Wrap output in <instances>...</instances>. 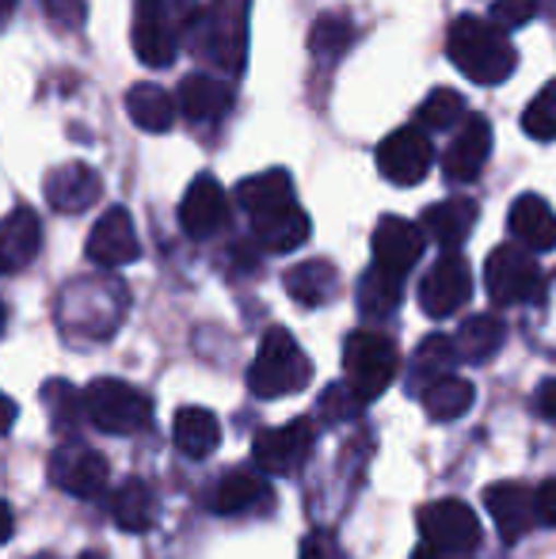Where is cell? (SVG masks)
Returning <instances> with one entry per match:
<instances>
[{
	"mask_svg": "<svg viewBox=\"0 0 556 559\" xmlns=\"http://www.w3.org/2000/svg\"><path fill=\"white\" fill-rule=\"evenodd\" d=\"M252 236L263 251L286 255V251L301 248V243L309 240V214L297 206V199L279 202V206H268V210H256Z\"/></svg>",
	"mask_w": 556,
	"mask_h": 559,
	"instance_id": "d6986e66",
	"label": "cell"
},
{
	"mask_svg": "<svg viewBox=\"0 0 556 559\" xmlns=\"http://www.w3.org/2000/svg\"><path fill=\"white\" fill-rule=\"evenodd\" d=\"M179 111L191 122H222L233 111V88L210 73H191L179 81Z\"/></svg>",
	"mask_w": 556,
	"mask_h": 559,
	"instance_id": "cb8c5ba5",
	"label": "cell"
},
{
	"mask_svg": "<svg viewBox=\"0 0 556 559\" xmlns=\"http://www.w3.org/2000/svg\"><path fill=\"white\" fill-rule=\"evenodd\" d=\"M492 156V126L484 115H465L453 141L442 153V176L450 183H473Z\"/></svg>",
	"mask_w": 556,
	"mask_h": 559,
	"instance_id": "9a60e30c",
	"label": "cell"
},
{
	"mask_svg": "<svg viewBox=\"0 0 556 559\" xmlns=\"http://www.w3.org/2000/svg\"><path fill=\"white\" fill-rule=\"evenodd\" d=\"M522 130L534 141H556V81L545 84L522 111Z\"/></svg>",
	"mask_w": 556,
	"mask_h": 559,
	"instance_id": "8d00e7d4",
	"label": "cell"
},
{
	"mask_svg": "<svg viewBox=\"0 0 556 559\" xmlns=\"http://www.w3.org/2000/svg\"><path fill=\"white\" fill-rule=\"evenodd\" d=\"M484 286L496 305H527L545 294L542 266H537L534 251L522 243H504L492 251L484 263Z\"/></svg>",
	"mask_w": 556,
	"mask_h": 559,
	"instance_id": "ba28073f",
	"label": "cell"
},
{
	"mask_svg": "<svg viewBox=\"0 0 556 559\" xmlns=\"http://www.w3.org/2000/svg\"><path fill=\"white\" fill-rule=\"evenodd\" d=\"M446 58L461 69V76H469L473 84H484V88L504 84L519 66V53H514L507 31L496 27L492 20H481V15H458L450 23Z\"/></svg>",
	"mask_w": 556,
	"mask_h": 559,
	"instance_id": "6da1fadb",
	"label": "cell"
},
{
	"mask_svg": "<svg viewBox=\"0 0 556 559\" xmlns=\"http://www.w3.org/2000/svg\"><path fill=\"white\" fill-rule=\"evenodd\" d=\"M88 259L104 271H119V266L134 263L141 255V243L134 233V222L122 206H111L88 233V243H84Z\"/></svg>",
	"mask_w": 556,
	"mask_h": 559,
	"instance_id": "2e32d148",
	"label": "cell"
},
{
	"mask_svg": "<svg viewBox=\"0 0 556 559\" xmlns=\"http://www.w3.org/2000/svg\"><path fill=\"white\" fill-rule=\"evenodd\" d=\"M38 248H43V222L35 217V210L20 206L0 217V274H15L35 263Z\"/></svg>",
	"mask_w": 556,
	"mask_h": 559,
	"instance_id": "44dd1931",
	"label": "cell"
},
{
	"mask_svg": "<svg viewBox=\"0 0 556 559\" xmlns=\"http://www.w3.org/2000/svg\"><path fill=\"white\" fill-rule=\"evenodd\" d=\"M358 407H363V400L351 392V384L343 381V384H332V389L320 396V412L328 415V419H335V423H343V419H355L358 415Z\"/></svg>",
	"mask_w": 556,
	"mask_h": 559,
	"instance_id": "f35d334b",
	"label": "cell"
},
{
	"mask_svg": "<svg viewBox=\"0 0 556 559\" xmlns=\"http://www.w3.org/2000/svg\"><path fill=\"white\" fill-rule=\"evenodd\" d=\"M43 404L50 407V419L54 427L61 430H73L76 427V415H84V400L69 389V381H50L43 389Z\"/></svg>",
	"mask_w": 556,
	"mask_h": 559,
	"instance_id": "74e56055",
	"label": "cell"
},
{
	"mask_svg": "<svg viewBox=\"0 0 556 559\" xmlns=\"http://www.w3.org/2000/svg\"><path fill=\"white\" fill-rule=\"evenodd\" d=\"M458 361H461V354H458V343H453L450 335H427L416 346V354H412V366H409L412 392H423L430 381L453 373V366H458Z\"/></svg>",
	"mask_w": 556,
	"mask_h": 559,
	"instance_id": "f1b7e54d",
	"label": "cell"
},
{
	"mask_svg": "<svg viewBox=\"0 0 556 559\" xmlns=\"http://www.w3.org/2000/svg\"><path fill=\"white\" fill-rule=\"evenodd\" d=\"M289 199H294V183H289V171H282V168L248 176V179H240V187H237V202L248 214L279 206V202H289Z\"/></svg>",
	"mask_w": 556,
	"mask_h": 559,
	"instance_id": "836d02e7",
	"label": "cell"
},
{
	"mask_svg": "<svg viewBox=\"0 0 556 559\" xmlns=\"http://www.w3.org/2000/svg\"><path fill=\"white\" fill-rule=\"evenodd\" d=\"M81 559H99V556H81Z\"/></svg>",
	"mask_w": 556,
	"mask_h": 559,
	"instance_id": "816d5d0a",
	"label": "cell"
},
{
	"mask_svg": "<svg viewBox=\"0 0 556 559\" xmlns=\"http://www.w3.org/2000/svg\"><path fill=\"white\" fill-rule=\"evenodd\" d=\"M12 530H15V518H12V510H8V502L0 499V545L12 540Z\"/></svg>",
	"mask_w": 556,
	"mask_h": 559,
	"instance_id": "c3c4849f",
	"label": "cell"
},
{
	"mask_svg": "<svg viewBox=\"0 0 556 559\" xmlns=\"http://www.w3.org/2000/svg\"><path fill=\"white\" fill-rule=\"evenodd\" d=\"M12 12H15V0H0V27L12 20Z\"/></svg>",
	"mask_w": 556,
	"mask_h": 559,
	"instance_id": "681fc988",
	"label": "cell"
},
{
	"mask_svg": "<svg viewBox=\"0 0 556 559\" xmlns=\"http://www.w3.org/2000/svg\"><path fill=\"white\" fill-rule=\"evenodd\" d=\"M537 324H534V338L545 346V350L556 354V289L553 294H542L537 297Z\"/></svg>",
	"mask_w": 556,
	"mask_h": 559,
	"instance_id": "b9f144b4",
	"label": "cell"
},
{
	"mask_svg": "<svg viewBox=\"0 0 556 559\" xmlns=\"http://www.w3.org/2000/svg\"><path fill=\"white\" fill-rule=\"evenodd\" d=\"M507 228H511L514 240L534 251V255L556 248V214L542 194H522V199H514L511 214H507Z\"/></svg>",
	"mask_w": 556,
	"mask_h": 559,
	"instance_id": "7402d4cb",
	"label": "cell"
},
{
	"mask_svg": "<svg viewBox=\"0 0 556 559\" xmlns=\"http://www.w3.org/2000/svg\"><path fill=\"white\" fill-rule=\"evenodd\" d=\"M419 400H423V407H427V415L435 423H453V419H461L469 407H473L476 389L465 381V377L446 373V377H438V381H430L427 389L419 392Z\"/></svg>",
	"mask_w": 556,
	"mask_h": 559,
	"instance_id": "1f68e13d",
	"label": "cell"
},
{
	"mask_svg": "<svg viewBox=\"0 0 556 559\" xmlns=\"http://www.w3.org/2000/svg\"><path fill=\"white\" fill-rule=\"evenodd\" d=\"M401 297H404V278L401 274H389L381 271L378 263L363 274L358 282V312L366 320H386L401 309Z\"/></svg>",
	"mask_w": 556,
	"mask_h": 559,
	"instance_id": "4dcf8cb0",
	"label": "cell"
},
{
	"mask_svg": "<svg viewBox=\"0 0 556 559\" xmlns=\"http://www.w3.org/2000/svg\"><path fill=\"white\" fill-rule=\"evenodd\" d=\"M312 381V361L309 354L297 346V338L286 332V328H271L268 335L260 338V350H256V361L248 369V389L260 400H282L301 392L305 384Z\"/></svg>",
	"mask_w": 556,
	"mask_h": 559,
	"instance_id": "5b68a950",
	"label": "cell"
},
{
	"mask_svg": "<svg viewBox=\"0 0 556 559\" xmlns=\"http://www.w3.org/2000/svg\"><path fill=\"white\" fill-rule=\"evenodd\" d=\"M534 510H537V522L556 530V476L545 479V484L534 491Z\"/></svg>",
	"mask_w": 556,
	"mask_h": 559,
	"instance_id": "ee69618b",
	"label": "cell"
},
{
	"mask_svg": "<svg viewBox=\"0 0 556 559\" xmlns=\"http://www.w3.org/2000/svg\"><path fill=\"white\" fill-rule=\"evenodd\" d=\"M317 445V427L309 419H294L286 427H268L256 435L252 461L263 476H294Z\"/></svg>",
	"mask_w": 556,
	"mask_h": 559,
	"instance_id": "9c48e42d",
	"label": "cell"
},
{
	"mask_svg": "<svg viewBox=\"0 0 556 559\" xmlns=\"http://www.w3.org/2000/svg\"><path fill=\"white\" fill-rule=\"evenodd\" d=\"M43 12L58 31H81L84 20H88V4L84 0H43Z\"/></svg>",
	"mask_w": 556,
	"mask_h": 559,
	"instance_id": "ab89813d",
	"label": "cell"
},
{
	"mask_svg": "<svg viewBox=\"0 0 556 559\" xmlns=\"http://www.w3.org/2000/svg\"><path fill=\"white\" fill-rule=\"evenodd\" d=\"M412 559H469V552H446V548H435V545H419Z\"/></svg>",
	"mask_w": 556,
	"mask_h": 559,
	"instance_id": "bcb514c9",
	"label": "cell"
},
{
	"mask_svg": "<svg viewBox=\"0 0 556 559\" xmlns=\"http://www.w3.org/2000/svg\"><path fill=\"white\" fill-rule=\"evenodd\" d=\"M260 502H271V484L256 468H229L214 487L217 514H248Z\"/></svg>",
	"mask_w": 556,
	"mask_h": 559,
	"instance_id": "484cf974",
	"label": "cell"
},
{
	"mask_svg": "<svg viewBox=\"0 0 556 559\" xmlns=\"http://www.w3.org/2000/svg\"><path fill=\"white\" fill-rule=\"evenodd\" d=\"M476 214H481V210H476L473 199L453 194V199L435 202V206L423 210V233L442 251H458L461 243L469 240V233L476 228Z\"/></svg>",
	"mask_w": 556,
	"mask_h": 559,
	"instance_id": "603a6c76",
	"label": "cell"
},
{
	"mask_svg": "<svg viewBox=\"0 0 556 559\" xmlns=\"http://www.w3.org/2000/svg\"><path fill=\"white\" fill-rule=\"evenodd\" d=\"M127 305L130 294L119 278H81V282H69L66 294L58 301V324L66 328L69 338H99L115 335V328L122 324L127 317Z\"/></svg>",
	"mask_w": 556,
	"mask_h": 559,
	"instance_id": "3957f363",
	"label": "cell"
},
{
	"mask_svg": "<svg viewBox=\"0 0 556 559\" xmlns=\"http://www.w3.org/2000/svg\"><path fill=\"white\" fill-rule=\"evenodd\" d=\"M534 15H537V0H496L492 4V23L504 31L527 27Z\"/></svg>",
	"mask_w": 556,
	"mask_h": 559,
	"instance_id": "60d3db41",
	"label": "cell"
},
{
	"mask_svg": "<svg viewBox=\"0 0 556 559\" xmlns=\"http://www.w3.org/2000/svg\"><path fill=\"white\" fill-rule=\"evenodd\" d=\"M473 297V271L458 251H446L419 282V309L430 320H446L461 312Z\"/></svg>",
	"mask_w": 556,
	"mask_h": 559,
	"instance_id": "30bf717a",
	"label": "cell"
},
{
	"mask_svg": "<svg viewBox=\"0 0 556 559\" xmlns=\"http://www.w3.org/2000/svg\"><path fill=\"white\" fill-rule=\"evenodd\" d=\"M187 43L202 66L240 76L248 61V0H210L194 12Z\"/></svg>",
	"mask_w": 556,
	"mask_h": 559,
	"instance_id": "7a4b0ae2",
	"label": "cell"
},
{
	"mask_svg": "<svg viewBox=\"0 0 556 559\" xmlns=\"http://www.w3.org/2000/svg\"><path fill=\"white\" fill-rule=\"evenodd\" d=\"M46 202H50L58 214H84L88 206H96L99 191H104V179L96 168L73 160L61 164V168L46 171Z\"/></svg>",
	"mask_w": 556,
	"mask_h": 559,
	"instance_id": "ac0fdd59",
	"label": "cell"
},
{
	"mask_svg": "<svg viewBox=\"0 0 556 559\" xmlns=\"http://www.w3.org/2000/svg\"><path fill=\"white\" fill-rule=\"evenodd\" d=\"M4 324H8V309H4V301H0V335H4Z\"/></svg>",
	"mask_w": 556,
	"mask_h": 559,
	"instance_id": "f907efd6",
	"label": "cell"
},
{
	"mask_svg": "<svg viewBox=\"0 0 556 559\" xmlns=\"http://www.w3.org/2000/svg\"><path fill=\"white\" fill-rule=\"evenodd\" d=\"M15 415H20V412H15V404L4 396V392H0V435H8V430H12Z\"/></svg>",
	"mask_w": 556,
	"mask_h": 559,
	"instance_id": "7dc6e473",
	"label": "cell"
},
{
	"mask_svg": "<svg viewBox=\"0 0 556 559\" xmlns=\"http://www.w3.org/2000/svg\"><path fill=\"white\" fill-rule=\"evenodd\" d=\"M297 559H351V556L343 552L328 533H309V537L301 540V552H297Z\"/></svg>",
	"mask_w": 556,
	"mask_h": 559,
	"instance_id": "7bdbcfd3",
	"label": "cell"
},
{
	"mask_svg": "<svg viewBox=\"0 0 556 559\" xmlns=\"http://www.w3.org/2000/svg\"><path fill=\"white\" fill-rule=\"evenodd\" d=\"M465 99L458 96L453 88H435L427 99L416 107V126L430 133H442V130H453V126L465 122Z\"/></svg>",
	"mask_w": 556,
	"mask_h": 559,
	"instance_id": "d590c367",
	"label": "cell"
},
{
	"mask_svg": "<svg viewBox=\"0 0 556 559\" xmlns=\"http://www.w3.org/2000/svg\"><path fill=\"white\" fill-rule=\"evenodd\" d=\"M435 164V148L423 126H401L378 145V171L397 187H416Z\"/></svg>",
	"mask_w": 556,
	"mask_h": 559,
	"instance_id": "8fae6325",
	"label": "cell"
},
{
	"mask_svg": "<svg viewBox=\"0 0 556 559\" xmlns=\"http://www.w3.org/2000/svg\"><path fill=\"white\" fill-rule=\"evenodd\" d=\"M534 412H537V419H545V423H553V427H556V377H545V381L537 384Z\"/></svg>",
	"mask_w": 556,
	"mask_h": 559,
	"instance_id": "f6af8a7d",
	"label": "cell"
},
{
	"mask_svg": "<svg viewBox=\"0 0 556 559\" xmlns=\"http://www.w3.org/2000/svg\"><path fill=\"white\" fill-rule=\"evenodd\" d=\"M194 0H138L130 43L141 66L168 69L179 53V43L187 38L194 20Z\"/></svg>",
	"mask_w": 556,
	"mask_h": 559,
	"instance_id": "277c9868",
	"label": "cell"
},
{
	"mask_svg": "<svg viewBox=\"0 0 556 559\" xmlns=\"http://www.w3.org/2000/svg\"><path fill=\"white\" fill-rule=\"evenodd\" d=\"M355 43V23L343 12H324L309 31V50L320 61H340Z\"/></svg>",
	"mask_w": 556,
	"mask_h": 559,
	"instance_id": "e575fe53",
	"label": "cell"
},
{
	"mask_svg": "<svg viewBox=\"0 0 556 559\" xmlns=\"http://www.w3.org/2000/svg\"><path fill=\"white\" fill-rule=\"evenodd\" d=\"M171 438H176L179 453L191 456V461H202L222 442V423L206 407H179L176 423H171Z\"/></svg>",
	"mask_w": 556,
	"mask_h": 559,
	"instance_id": "4316f807",
	"label": "cell"
},
{
	"mask_svg": "<svg viewBox=\"0 0 556 559\" xmlns=\"http://www.w3.org/2000/svg\"><path fill=\"white\" fill-rule=\"evenodd\" d=\"M423 243H427V233L423 225H412L404 217H381L378 228H374V263L389 274H409L412 266L419 263Z\"/></svg>",
	"mask_w": 556,
	"mask_h": 559,
	"instance_id": "e0dca14e",
	"label": "cell"
},
{
	"mask_svg": "<svg viewBox=\"0 0 556 559\" xmlns=\"http://www.w3.org/2000/svg\"><path fill=\"white\" fill-rule=\"evenodd\" d=\"M111 522L127 533H145L156 522V495L141 479H127L111 499Z\"/></svg>",
	"mask_w": 556,
	"mask_h": 559,
	"instance_id": "d6a6232c",
	"label": "cell"
},
{
	"mask_svg": "<svg viewBox=\"0 0 556 559\" xmlns=\"http://www.w3.org/2000/svg\"><path fill=\"white\" fill-rule=\"evenodd\" d=\"M50 479L54 487H61L73 499H96L104 495L107 479H111V468H107V456L96 453L92 445H58L50 456Z\"/></svg>",
	"mask_w": 556,
	"mask_h": 559,
	"instance_id": "4fadbf2b",
	"label": "cell"
},
{
	"mask_svg": "<svg viewBox=\"0 0 556 559\" xmlns=\"http://www.w3.org/2000/svg\"><path fill=\"white\" fill-rule=\"evenodd\" d=\"M423 545L446 548V552H476L481 545V518L461 499H438L419 510Z\"/></svg>",
	"mask_w": 556,
	"mask_h": 559,
	"instance_id": "7c38bea8",
	"label": "cell"
},
{
	"mask_svg": "<svg viewBox=\"0 0 556 559\" xmlns=\"http://www.w3.org/2000/svg\"><path fill=\"white\" fill-rule=\"evenodd\" d=\"M127 115L138 130L145 133H168L176 122V99L161 84H134L127 96Z\"/></svg>",
	"mask_w": 556,
	"mask_h": 559,
	"instance_id": "f546056e",
	"label": "cell"
},
{
	"mask_svg": "<svg viewBox=\"0 0 556 559\" xmlns=\"http://www.w3.org/2000/svg\"><path fill=\"white\" fill-rule=\"evenodd\" d=\"M484 507H488L492 522H496L499 537H504L507 545L527 537L530 525H537L534 495L522 484H492L488 491H484Z\"/></svg>",
	"mask_w": 556,
	"mask_h": 559,
	"instance_id": "ffe728a7",
	"label": "cell"
},
{
	"mask_svg": "<svg viewBox=\"0 0 556 559\" xmlns=\"http://www.w3.org/2000/svg\"><path fill=\"white\" fill-rule=\"evenodd\" d=\"M84 400V419L96 430L115 438L141 435L153 423V400L145 396L134 384L119 381V377H99L88 389L81 392Z\"/></svg>",
	"mask_w": 556,
	"mask_h": 559,
	"instance_id": "8992f818",
	"label": "cell"
},
{
	"mask_svg": "<svg viewBox=\"0 0 556 559\" xmlns=\"http://www.w3.org/2000/svg\"><path fill=\"white\" fill-rule=\"evenodd\" d=\"M229 222H233V214H229V194H225V187L217 183L210 171L194 176L184 202H179V225H184V233L191 236V240H210V236L225 233Z\"/></svg>",
	"mask_w": 556,
	"mask_h": 559,
	"instance_id": "5bb4252c",
	"label": "cell"
},
{
	"mask_svg": "<svg viewBox=\"0 0 556 559\" xmlns=\"http://www.w3.org/2000/svg\"><path fill=\"white\" fill-rule=\"evenodd\" d=\"M453 343H458L461 361L484 366V361L496 358L499 346L507 343V328H504V320H499V317H492V312H481V317H469L465 324L458 328Z\"/></svg>",
	"mask_w": 556,
	"mask_h": 559,
	"instance_id": "83f0119b",
	"label": "cell"
},
{
	"mask_svg": "<svg viewBox=\"0 0 556 559\" xmlns=\"http://www.w3.org/2000/svg\"><path fill=\"white\" fill-rule=\"evenodd\" d=\"M282 286L301 309H320L340 294V271L328 259H305V263L289 266Z\"/></svg>",
	"mask_w": 556,
	"mask_h": 559,
	"instance_id": "d4e9b609",
	"label": "cell"
},
{
	"mask_svg": "<svg viewBox=\"0 0 556 559\" xmlns=\"http://www.w3.org/2000/svg\"><path fill=\"white\" fill-rule=\"evenodd\" d=\"M397 369H401V350L389 335L381 332H351L343 343V377H347L351 392H355L363 404L378 400L381 392L393 384Z\"/></svg>",
	"mask_w": 556,
	"mask_h": 559,
	"instance_id": "52a82bcc",
	"label": "cell"
}]
</instances>
